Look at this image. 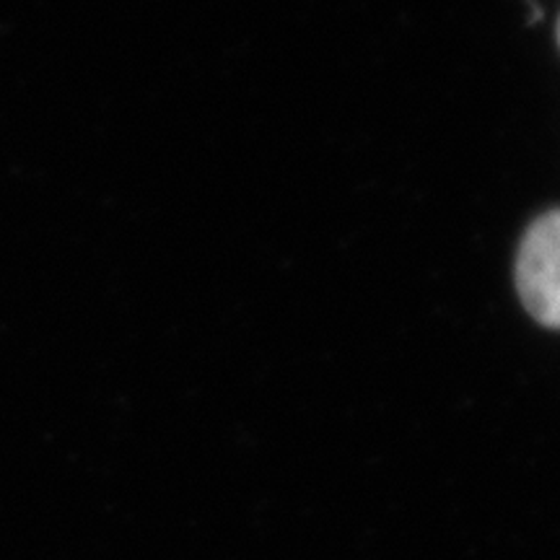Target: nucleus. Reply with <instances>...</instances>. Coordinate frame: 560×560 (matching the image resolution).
Here are the masks:
<instances>
[{
  "label": "nucleus",
  "instance_id": "1",
  "mask_svg": "<svg viewBox=\"0 0 560 560\" xmlns=\"http://www.w3.org/2000/svg\"><path fill=\"white\" fill-rule=\"evenodd\" d=\"M558 210H548L532 221L520 242L516 255V289L532 317L545 327H558L560 317V283H558Z\"/></svg>",
  "mask_w": 560,
  "mask_h": 560
}]
</instances>
